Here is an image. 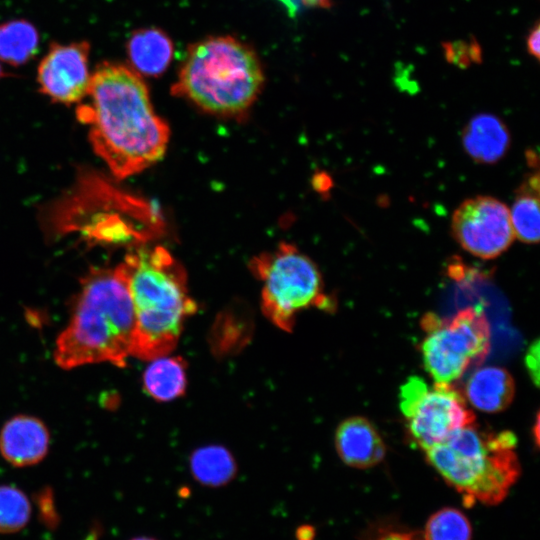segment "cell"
<instances>
[{
  "label": "cell",
  "instance_id": "obj_27",
  "mask_svg": "<svg viewBox=\"0 0 540 540\" xmlns=\"http://www.w3.org/2000/svg\"><path fill=\"white\" fill-rule=\"evenodd\" d=\"M535 431H534V434H535V442L536 444L538 445V441H539V415L536 416V421H535Z\"/></svg>",
  "mask_w": 540,
  "mask_h": 540
},
{
  "label": "cell",
  "instance_id": "obj_2",
  "mask_svg": "<svg viewBox=\"0 0 540 540\" xmlns=\"http://www.w3.org/2000/svg\"><path fill=\"white\" fill-rule=\"evenodd\" d=\"M118 267L134 313L131 356L150 361L170 354L197 310L184 268L162 246L134 249Z\"/></svg>",
  "mask_w": 540,
  "mask_h": 540
},
{
  "label": "cell",
  "instance_id": "obj_10",
  "mask_svg": "<svg viewBox=\"0 0 540 540\" xmlns=\"http://www.w3.org/2000/svg\"><path fill=\"white\" fill-rule=\"evenodd\" d=\"M87 41L52 44L38 66L40 91L54 102L73 104L88 94L91 75Z\"/></svg>",
  "mask_w": 540,
  "mask_h": 540
},
{
  "label": "cell",
  "instance_id": "obj_30",
  "mask_svg": "<svg viewBox=\"0 0 540 540\" xmlns=\"http://www.w3.org/2000/svg\"><path fill=\"white\" fill-rule=\"evenodd\" d=\"M3 76V71H2V68H1V65H0V78Z\"/></svg>",
  "mask_w": 540,
  "mask_h": 540
},
{
  "label": "cell",
  "instance_id": "obj_23",
  "mask_svg": "<svg viewBox=\"0 0 540 540\" xmlns=\"http://www.w3.org/2000/svg\"><path fill=\"white\" fill-rule=\"evenodd\" d=\"M371 540H423L418 534L396 528L380 529Z\"/></svg>",
  "mask_w": 540,
  "mask_h": 540
},
{
  "label": "cell",
  "instance_id": "obj_19",
  "mask_svg": "<svg viewBox=\"0 0 540 540\" xmlns=\"http://www.w3.org/2000/svg\"><path fill=\"white\" fill-rule=\"evenodd\" d=\"M39 35L30 22L12 20L0 25V60L19 66L35 56Z\"/></svg>",
  "mask_w": 540,
  "mask_h": 540
},
{
  "label": "cell",
  "instance_id": "obj_24",
  "mask_svg": "<svg viewBox=\"0 0 540 540\" xmlns=\"http://www.w3.org/2000/svg\"><path fill=\"white\" fill-rule=\"evenodd\" d=\"M525 364L529 375L535 385L538 384L539 379V342L536 340L530 345L525 356Z\"/></svg>",
  "mask_w": 540,
  "mask_h": 540
},
{
  "label": "cell",
  "instance_id": "obj_15",
  "mask_svg": "<svg viewBox=\"0 0 540 540\" xmlns=\"http://www.w3.org/2000/svg\"><path fill=\"white\" fill-rule=\"evenodd\" d=\"M468 155L480 163H494L508 150L510 136L505 124L495 115L481 113L474 116L462 134Z\"/></svg>",
  "mask_w": 540,
  "mask_h": 540
},
{
  "label": "cell",
  "instance_id": "obj_22",
  "mask_svg": "<svg viewBox=\"0 0 540 540\" xmlns=\"http://www.w3.org/2000/svg\"><path fill=\"white\" fill-rule=\"evenodd\" d=\"M446 61L461 69L470 67L473 63L482 62L481 46L476 39L469 42L464 40L446 41L442 43Z\"/></svg>",
  "mask_w": 540,
  "mask_h": 540
},
{
  "label": "cell",
  "instance_id": "obj_14",
  "mask_svg": "<svg viewBox=\"0 0 540 540\" xmlns=\"http://www.w3.org/2000/svg\"><path fill=\"white\" fill-rule=\"evenodd\" d=\"M469 403L478 410L496 413L506 409L515 395V382L504 368L488 366L475 370L465 386Z\"/></svg>",
  "mask_w": 540,
  "mask_h": 540
},
{
  "label": "cell",
  "instance_id": "obj_3",
  "mask_svg": "<svg viewBox=\"0 0 540 540\" xmlns=\"http://www.w3.org/2000/svg\"><path fill=\"white\" fill-rule=\"evenodd\" d=\"M133 331L132 302L119 267L92 268L56 340L54 360L63 369L102 362L124 367Z\"/></svg>",
  "mask_w": 540,
  "mask_h": 540
},
{
  "label": "cell",
  "instance_id": "obj_4",
  "mask_svg": "<svg viewBox=\"0 0 540 540\" xmlns=\"http://www.w3.org/2000/svg\"><path fill=\"white\" fill-rule=\"evenodd\" d=\"M264 84L256 52L230 35L210 36L189 46L172 94L205 112L234 117L248 111Z\"/></svg>",
  "mask_w": 540,
  "mask_h": 540
},
{
  "label": "cell",
  "instance_id": "obj_8",
  "mask_svg": "<svg viewBox=\"0 0 540 540\" xmlns=\"http://www.w3.org/2000/svg\"><path fill=\"white\" fill-rule=\"evenodd\" d=\"M399 406L410 439L424 451L475 422L463 395L451 384L429 387L418 376L409 377L401 386Z\"/></svg>",
  "mask_w": 540,
  "mask_h": 540
},
{
  "label": "cell",
  "instance_id": "obj_7",
  "mask_svg": "<svg viewBox=\"0 0 540 540\" xmlns=\"http://www.w3.org/2000/svg\"><path fill=\"white\" fill-rule=\"evenodd\" d=\"M421 326L426 332L421 343L423 364L435 383L451 384L489 353L490 325L478 307L462 309L450 319L427 313Z\"/></svg>",
  "mask_w": 540,
  "mask_h": 540
},
{
  "label": "cell",
  "instance_id": "obj_25",
  "mask_svg": "<svg viewBox=\"0 0 540 540\" xmlns=\"http://www.w3.org/2000/svg\"><path fill=\"white\" fill-rule=\"evenodd\" d=\"M526 50L537 61L540 56V23L537 21L526 37Z\"/></svg>",
  "mask_w": 540,
  "mask_h": 540
},
{
  "label": "cell",
  "instance_id": "obj_13",
  "mask_svg": "<svg viewBox=\"0 0 540 540\" xmlns=\"http://www.w3.org/2000/svg\"><path fill=\"white\" fill-rule=\"evenodd\" d=\"M132 69L140 75L156 77L169 67L174 46L171 38L155 27L134 31L126 43Z\"/></svg>",
  "mask_w": 540,
  "mask_h": 540
},
{
  "label": "cell",
  "instance_id": "obj_28",
  "mask_svg": "<svg viewBox=\"0 0 540 540\" xmlns=\"http://www.w3.org/2000/svg\"><path fill=\"white\" fill-rule=\"evenodd\" d=\"M131 540H157L155 538H152V537H147V536H139V537H135Z\"/></svg>",
  "mask_w": 540,
  "mask_h": 540
},
{
  "label": "cell",
  "instance_id": "obj_9",
  "mask_svg": "<svg viewBox=\"0 0 540 540\" xmlns=\"http://www.w3.org/2000/svg\"><path fill=\"white\" fill-rule=\"evenodd\" d=\"M451 230L465 251L481 259L498 257L515 238L509 208L491 196L463 201L452 215Z\"/></svg>",
  "mask_w": 540,
  "mask_h": 540
},
{
  "label": "cell",
  "instance_id": "obj_16",
  "mask_svg": "<svg viewBox=\"0 0 540 540\" xmlns=\"http://www.w3.org/2000/svg\"><path fill=\"white\" fill-rule=\"evenodd\" d=\"M143 388L153 399L168 402L180 398L187 387V366L170 354L150 360L142 376Z\"/></svg>",
  "mask_w": 540,
  "mask_h": 540
},
{
  "label": "cell",
  "instance_id": "obj_11",
  "mask_svg": "<svg viewBox=\"0 0 540 540\" xmlns=\"http://www.w3.org/2000/svg\"><path fill=\"white\" fill-rule=\"evenodd\" d=\"M49 441L48 429L41 420L18 415L7 421L0 431V452L14 466H30L46 456Z\"/></svg>",
  "mask_w": 540,
  "mask_h": 540
},
{
  "label": "cell",
  "instance_id": "obj_5",
  "mask_svg": "<svg viewBox=\"0 0 540 540\" xmlns=\"http://www.w3.org/2000/svg\"><path fill=\"white\" fill-rule=\"evenodd\" d=\"M516 445L513 432L487 430L473 422L426 450L425 455L466 506L496 505L520 475Z\"/></svg>",
  "mask_w": 540,
  "mask_h": 540
},
{
  "label": "cell",
  "instance_id": "obj_12",
  "mask_svg": "<svg viewBox=\"0 0 540 540\" xmlns=\"http://www.w3.org/2000/svg\"><path fill=\"white\" fill-rule=\"evenodd\" d=\"M335 447L346 465L359 469L377 465L386 453L384 441L375 426L360 416L349 417L338 425Z\"/></svg>",
  "mask_w": 540,
  "mask_h": 540
},
{
  "label": "cell",
  "instance_id": "obj_21",
  "mask_svg": "<svg viewBox=\"0 0 540 540\" xmlns=\"http://www.w3.org/2000/svg\"><path fill=\"white\" fill-rule=\"evenodd\" d=\"M31 514L27 496L10 485L0 486V533H14L26 526Z\"/></svg>",
  "mask_w": 540,
  "mask_h": 540
},
{
  "label": "cell",
  "instance_id": "obj_18",
  "mask_svg": "<svg viewBox=\"0 0 540 540\" xmlns=\"http://www.w3.org/2000/svg\"><path fill=\"white\" fill-rule=\"evenodd\" d=\"M514 236L527 244L539 241V176L530 175L517 191L509 209Z\"/></svg>",
  "mask_w": 540,
  "mask_h": 540
},
{
  "label": "cell",
  "instance_id": "obj_1",
  "mask_svg": "<svg viewBox=\"0 0 540 540\" xmlns=\"http://www.w3.org/2000/svg\"><path fill=\"white\" fill-rule=\"evenodd\" d=\"M89 102L77 109L89 126L96 154L117 179L142 172L160 160L169 141V127L154 111L149 90L132 68L100 63L91 75Z\"/></svg>",
  "mask_w": 540,
  "mask_h": 540
},
{
  "label": "cell",
  "instance_id": "obj_26",
  "mask_svg": "<svg viewBox=\"0 0 540 540\" xmlns=\"http://www.w3.org/2000/svg\"><path fill=\"white\" fill-rule=\"evenodd\" d=\"M315 535V528L308 524L299 526L295 532L296 540H314Z\"/></svg>",
  "mask_w": 540,
  "mask_h": 540
},
{
  "label": "cell",
  "instance_id": "obj_20",
  "mask_svg": "<svg viewBox=\"0 0 540 540\" xmlns=\"http://www.w3.org/2000/svg\"><path fill=\"white\" fill-rule=\"evenodd\" d=\"M422 537L423 540H471L472 527L460 510L445 507L429 517Z\"/></svg>",
  "mask_w": 540,
  "mask_h": 540
},
{
  "label": "cell",
  "instance_id": "obj_29",
  "mask_svg": "<svg viewBox=\"0 0 540 540\" xmlns=\"http://www.w3.org/2000/svg\"><path fill=\"white\" fill-rule=\"evenodd\" d=\"M86 540H96V535L92 533L86 538Z\"/></svg>",
  "mask_w": 540,
  "mask_h": 540
},
{
  "label": "cell",
  "instance_id": "obj_17",
  "mask_svg": "<svg viewBox=\"0 0 540 540\" xmlns=\"http://www.w3.org/2000/svg\"><path fill=\"white\" fill-rule=\"evenodd\" d=\"M189 468L195 481L209 488L226 486L237 474L233 455L220 445H208L194 450L189 458Z\"/></svg>",
  "mask_w": 540,
  "mask_h": 540
},
{
  "label": "cell",
  "instance_id": "obj_6",
  "mask_svg": "<svg viewBox=\"0 0 540 540\" xmlns=\"http://www.w3.org/2000/svg\"><path fill=\"white\" fill-rule=\"evenodd\" d=\"M250 267L262 282L263 314L283 331H292L300 311L332 310L335 305L324 293L317 265L292 244L282 242L275 250L254 257Z\"/></svg>",
  "mask_w": 540,
  "mask_h": 540
}]
</instances>
